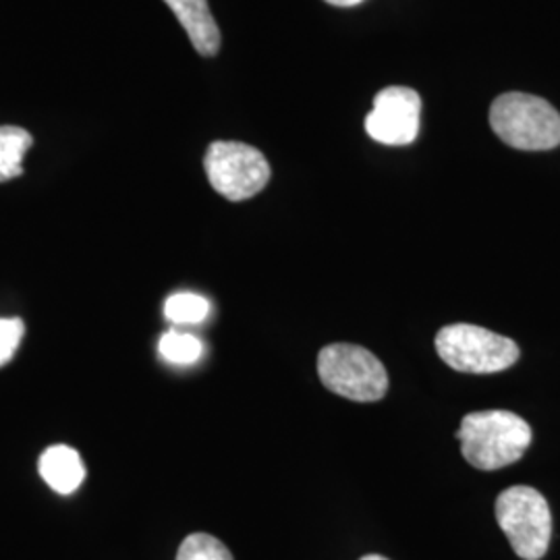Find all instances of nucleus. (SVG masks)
<instances>
[{
    "label": "nucleus",
    "mask_w": 560,
    "mask_h": 560,
    "mask_svg": "<svg viewBox=\"0 0 560 560\" xmlns=\"http://www.w3.org/2000/svg\"><path fill=\"white\" fill-rule=\"evenodd\" d=\"M529 423L511 411H478L460 421V455L481 471L502 469L525 455L532 444Z\"/></svg>",
    "instance_id": "f257e3e1"
},
{
    "label": "nucleus",
    "mask_w": 560,
    "mask_h": 560,
    "mask_svg": "<svg viewBox=\"0 0 560 560\" xmlns=\"http://www.w3.org/2000/svg\"><path fill=\"white\" fill-rule=\"evenodd\" d=\"M490 125L506 145L541 152L560 143L559 110L540 96L509 92L492 102Z\"/></svg>",
    "instance_id": "f03ea898"
},
{
    "label": "nucleus",
    "mask_w": 560,
    "mask_h": 560,
    "mask_svg": "<svg viewBox=\"0 0 560 560\" xmlns=\"http://www.w3.org/2000/svg\"><path fill=\"white\" fill-rule=\"evenodd\" d=\"M318 374L330 393L355 402H374L388 393L386 368L372 351L358 345L335 342L324 347L318 355Z\"/></svg>",
    "instance_id": "7ed1b4c3"
},
{
    "label": "nucleus",
    "mask_w": 560,
    "mask_h": 560,
    "mask_svg": "<svg viewBox=\"0 0 560 560\" xmlns=\"http://www.w3.org/2000/svg\"><path fill=\"white\" fill-rule=\"evenodd\" d=\"M441 360L463 374H497L520 360L515 340L474 324H451L436 335Z\"/></svg>",
    "instance_id": "20e7f679"
},
{
    "label": "nucleus",
    "mask_w": 560,
    "mask_h": 560,
    "mask_svg": "<svg viewBox=\"0 0 560 560\" xmlns=\"http://www.w3.org/2000/svg\"><path fill=\"white\" fill-rule=\"evenodd\" d=\"M497 521L523 560H540L550 546L552 515L536 488L513 486L497 499Z\"/></svg>",
    "instance_id": "39448f33"
},
{
    "label": "nucleus",
    "mask_w": 560,
    "mask_h": 560,
    "mask_svg": "<svg viewBox=\"0 0 560 560\" xmlns=\"http://www.w3.org/2000/svg\"><path fill=\"white\" fill-rule=\"evenodd\" d=\"M214 191L231 201L258 196L270 180V164L260 150L241 141H214L203 159Z\"/></svg>",
    "instance_id": "423d86ee"
},
{
    "label": "nucleus",
    "mask_w": 560,
    "mask_h": 560,
    "mask_svg": "<svg viewBox=\"0 0 560 560\" xmlns=\"http://www.w3.org/2000/svg\"><path fill=\"white\" fill-rule=\"evenodd\" d=\"M421 98L411 88L393 85L378 92L365 117L368 136L384 145H409L420 133Z\"/></svg>",
    "instance_id": "0eeeda50"
},
{
    "label": "nucleus",
    "mask_w": 560,
    "mask_h": 560,
    "mask_svg": "<svg viewBox=\"0 0 560 560\" xmlns=\"http://www.w3.org/2000/svg\"><path fill=\"white\" fill-rule=\"evenodd\" d=\"M183 30L187 32L194 48L201 57H214L221 48V30L208 7V0H164Z\"/></svg>",
    "instance_id": "6e6552de"
},
{
    "label": "nucleus",
    "mask_w": 560,
    "mask_h": 560,
    "mask_svg": "<svg viewBox=\"0 0 560 560\" xmlns=\"http://www.w3.org/2000/svg\"><path fill=\"white\" fill-rule=\"evenodd\" d=\"M38 471L42 480L62 497L73 494L85 480V465L81 460L80 453L65 444L50 446L42 453Z\"/></svg>",
    "instance_id": "1a4fd4ad"
},
{
    "label": "nucleus",
    "mask_w": 560,
    "mask_h": 560,
    "mask_svg": "<svg viewBox=\"0 0 560 560\" xmlns=\"http://www.w3.org/2000/svg\"><path fill=\"white\" fill-rule=\"evenodd\" d=\"M32 143L34 138L30 131L13 125H0V183L23 175V156Z\"/></svg>",
    "instance_id": "9d476101"
},
{
    "label": "nucleus",
    "mask_w": 560,
    "mask_h": 560,
    "mask_svg": "<svg viewBox=\"0 0 560 560\" xmlns=\"http://www.w3.org/2000/svg\"><path fill=\"white\" fill-rule=\"evenodd\" d=\"M161 355L168 363L175 365H191L200 360L203 353V345L200 339H196L194 335H185L179 330H168L166 335H162Z\"/></svg>",
    "instance_id": "9b49d317"
},
{
    "label": "nucleus",
    "mask_w": 560,
    "mask_h": 560,
    "mask_svg": "<svg viewBox=\"0 0 560 560\" xmlns=\"http://www.w3.org/2000/svg\"><path fill=\"white\" fill-rule=\"evenodd\" d=\"M164 314L175 324H200L210 314V303L196 293H177L164 303Z\"/></svg>",
    "instance_id": "f8f14e48"
},
{
    "label": "nucleus",
    "mask_w": 560,
    "mask_h": 560,
    "mask_svg": "<svg viewBox=\"0 0 560 560\" xmlns=\"http://www.w3.org/2000/svg\"><path fill=\"white\" fill-rule=\"evenodd\" d=\"M177 560H235L231 550L210 534H191L180 541Z\"/></svg>",
    "instance_id": "ddd939ff"
},
{
    "label": "nucleus",
    "mask_w": 560,
    "mask_h": 560,
    "mask_svg": "<svg viewBox=\"0 0 560 560\" xmlns=\"http://www.w3.org/2000/svg\"><path fill=\"white\" fill-rule=\"evenodd\" d=\"M25 326L20 318H0V368L18 353Z\"/></svg>",
    "instance_id": "4468645a"
},
{
    "label": "nucleus",
    "mask_w": 560,
    "mask_h": 560,
    "mask_svg": "<svg viewBox=\"0 0 560 560\" xmlns=\"http://www.w3.org/2000/svg\"><path fill=\"white\" fill-rule=\"evenodd\" d=\"M326 2H330L335 7H355V4H360L363 0H326Z\"/></svg>",
    "instance_id": "2eb2a0df"
},
{
    "label": "nucleus",
    "mask_w": 560,
    "mask_h": 560,
    "mask_svg": "<svg viewBox=\"0 0 560 560\" xmlns=\"http://www.w3.org/2000/svg\"><path fill=\"white\" fill-rule=\"evenodd\" d=\"M360 560H388L384 559V557H381V555H368V557H363V559Z\"/></svg>",
    "instance_id": "dca6fc26"
}]
</instances>
